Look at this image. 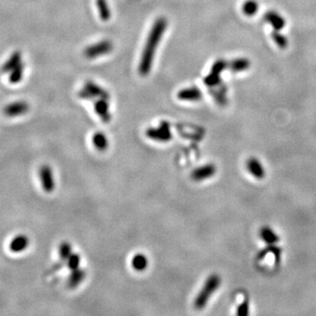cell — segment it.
Instances as JSON below:
<instances>
[{"mask_svg":"<svg viewBox=\"0 0 316 316\" xmlns=\"http://www.w3.org/2000/svg\"><path fill=\"white\" fill-rule=\"evenodd\" d=\"M265 21L270 23L276 30H281L285 26V20L278 13L269 12L264 15Z\"/></svg>","mask_w":316,"mask_h":316,"instance_id":"obj_16","label":"cell"},{"mask_svg":"<svg viewBox=\"0 0 316 316\" xmlns=\"http://www.w3.org/2000/svg\"><path fill=\"white\" fill-rule=\"evenodd\" d=\"M216 171H217V168L214 163H207L205 165L196 168L192 172L191 178L195 182H201L214 177Z\"/></svg>","mask_w":316,"mask_h":316,"instance_id":"obj_6","label":"cell"},{"mask_svg":"<svg viewBox=\"0 0 316 316\" xmlns=\"http://www.w3.org/2000/svg\"><path fill=\"white\" fill-rule=\"evenodd\" d=\"M243 13H245L248 16H252L255 15V13L257 12L258 10V4L255 0H249L243 4L242 6Z\"/></svg>","mask_w":316,"mask_h":316,"instance_id":"obj_22","label":"cell"},{"mask_svg":"<svg viewBox=\"0 0 316 316\" xmlns=\"http://www.w3.org/2000/svg\"><path fill=\"white\" fill-rule=\"evenodd\" d=\"M132 267L136 272H143L149 265V260L143 254H136L131 260Z\"/></svg>","mask_w":316,"mask_h":316,"instance_id":"obj_19","label":"cell"},{"mask_svg":"<svg viewBox=\"0 0 316 316\" xmlns=\"http://www.w3.org/2000/svg\"><path fill=\"white\" fill-rule=\"evenodd\" d=\"M21 62V53L20 52V51H15L11 55V57H9L8 60L4 62V65L2 66V68H1V70L4 73L11 72L14 68H16Z\"/></svg>","mask_w":316,"mask_h":316,"instance_id":"obj_15","label":"cell"},{"mask_svg":"<svg viewBox=\"0 0 316 316\" xmlns=\"http://www.w3.org/2000/svg\"><path fill=\"white\" fill-rule=\"evenodd\" d=\"M23 74H24V64H23V62H21L20 64H19L16 68H14L10 72V77H9L10 83H13V84L20 83L23 78Z\"/></svg>","mask_w":316,"mask_h":316,"instance_id":"obj_20","label":"cell"},{"mask_svg":"<svg viewBox=\"0 0 316 316\" xmlns=\"http://www.w3.org/2000/svg\"><path fill=\"white\" fill-rule=\"evenodd\" d=\"M67 265L68 268L70 269V271L76 270L78 268L80 267V263H81V257L80 255L78 253H72L70 256L69 259L67 260Z\"/></svg>","mask_w":316,"mask_h":316,"instance_id":"obj_24","label":"cell"},{"mask_svg":"<svg viewBox=\"0 0 316 316\" xmlns=\"http://www.w3.org/2000/svg\"><path fill=\"white\" fill-rule=\"evenodd\" d=\"M39 178L44 192L47 193H53L56 188V182L51 167L48 164H44L40 166L39 170Z\"/></svg>","mask_w":316,"mask_h":316,"instance_id":"obj_4","label":"cell"},{"mask_svg":"<svg viewBox=\"0 0 316 316\" xmlns=\"http://www.w3.org/2000/svg\"><path fill=\"white\" fill-rule=\"evenodd\" d=\"M247 168L250 174L257 179H263L265 177V171L263 164L256 158H251L247 162Z\"/></svg>","mask_w":316,"mask_h":316,"instance_id":"obj_9","label":"cell"},{"mask_svg":"<svg viewBox=\"0 0 316 316\" xmlns=\"http://www.w3.org/2000/svg\"><path fill=\"white\" fill-rule=\"evenodd\" d=\"M146 136L154 141L168 142L172 138V133L170 125L165 121H162L158 127H150L147 129Z\"/></svg>","mask_w":316,"mask_h":316,"instance_id":"obj_3","label":"cell"},{"mask_svg":"<svg viewBox=\"0 0 316 316\" xmlns=\"http://www.w3.org/2000/svg\"><path fill=\"white\" fill-rule=\"evenodd\" d=\"M106 99H101L95 104V112L100 117L103 122L108 123L111 119L110 114L109 104L105 100Z\"/></svg>","mask_w":316,"mask_h":316,"instance_id":"obj_13","label":"cell"},{"mask_svg":"<svg viewBox=\"0 0 316 316\" xmlns=\"http://www.w3.org/2000/svg\"><path fill=\"white\" fill-rule=\"evenodd\" d=\"M166 28L167 20L163 18L158 19L154 23L147 38L143 51L141 53L139 63V72L140 75L147 76L150 72L153 65L154 57L156 56L157 49L166 31Z\"/></svg>","mask_w":316,"mask_h":316,"instance_id":"obj_1","label":"cell"},{"mask_svg":"<svg viewBox=\"0 0 316 316\" xmlns=\"http://www.w3.org/2000/svg\"><path fill=\"white\" fill-rule=\"evenodd\" d=\"M220 284L221 278L219 275L212 274L211 276H208L201 290L194 299V307L198 310L205 308L209 302V299L213 296V294L219 289Z\"/></svg>","mask_w":316,"mask_h":316,"instance_id":"obj_2","label":"cell"},{"mask_svg":"<svg viewBox=\"0 0 316 316\" xmlns=\"http://www.w3.org/2000/svg\"><path fill=\"white\" fill-rule=\"evenodd\" d=\"M260 237L268 245H275L279 241V237L269 227H263L260 231Z\"/></svg>","mask_w":316,"mask_h":316,"instance_id":"obj_17","label":"cell"},{"mask_svg":"<svg viewBox=\"0 0 316 316\" xmlns=\"http://www.w3.org/2000/svg\"><path fill=\"white\" fill-rule=\"evenodd\" d=\"M81 95L83 98H90V97L99 96L100 98L107 99V94L105 91H103L99 86L95 83H88L85 86H83V90L81 91Z\"/></svg>","mask_w":316,"mask_h":316,"instance_id":"obj_12","label":"cell"},{"mask_svg":"<svg viewBox=\"0 0 316 316\" xmlns=\"http://www.w3.org/2000/svg\"><path fill=\"white\" fill-rule=\"evenodd\" d=\"M250 311V303L248 298H245L241 303L238 304L237 309V316H248Z\"/></svg>","mask_w":316,"mask_h":316,"instance_id":"obj_25","label":"cell"},{"mask_svg":"<svg viewBox=\"0 0 316 316\" xmlns=\"http://www.w3.org/2000/svg\"><path fill=\"white\" fill-rule=\"evenodd\" d=\"M178 98L180 100L184 101H198L201 99L202 93L199 89L196 87L186 88L184 90H181Z\"/></svg>","mask_w":316,"mask_h":316,"instance_id":"obj_11","label":"cell"},{"mask_svg":"<svg viewBox=\"0 0 316 316\" xmlns=\"http://www.w3.org/2000/svg\"><path fill=\"white\" fill-rule=\"evenodd\" d=\"M249 67H250V61L247 59H237L233 61L231 64V69L235 72L247 70Z\"/></svg>","mask_w":316,"mask_h":316,"instance_id":"obj_23","label":"cell"},{"mask_svg":"<svg viewBox=\"0 0 316 316\" xmlns=\"http://www.w3.org/2000/svg\"><path fill=\"white\" fill-rule=\"evenodd\" d=\"M29 110V105L26 101H15L6 105L4 108V114L7 117H18L26 114Z\"/></svg>","mask_w":316,"mask_h":316,"instance_id":"obj_7","label":"cell"},{"mask_svg":"<svg viewBox=\"0 0 316 316\" xmlns=\"http://www.w3.org/2000/svg\"><path fill=\"white\" fill-rule=\"evenodd\" d=\"M113 44L108 40H103L88 47L84 51V55L89 59H95L111 52Z\"/></svg>","mask_w":316,"mask_h":316,"instance_id":"obj_5","label":"cell"},{"mask_svg":"<svg viewBox=\"0 0 316 316\" xmlns=\"http://www.w3.org/2000/svg\"><path fill=\"white\" fill-rule=\"evenodd\" d=\"M92 143L94 145L95 149L99 150V151H100V152L105 151L108 148V146H109V141H108L107 137L102 132H98L93 136V137H92Z\"/></svg>","mask_w":316,"mask_h":316,"instance_id":"obj_18","label":"cell"},{"mask_svg":"<svg viewBox=\"0 0 316 316\" xmlns=\"http://www.w3.org/2000/svg\"><path fill=\"white\" fill-rule=\"evenodd\" d=\"M225 67H226V62H224L223 61H216L215 65L213 66L210 73L205 79V83H206V85L214 86L219 83L220 74H221L222 70L225 69Z\"/></svg>","mask_w":316,"mask_h":316,"instance_id":"obj_8","label":"cell"},{"mask_svg":"<svg viewBox=\"0 0 316 316\" xmlns=\"http://www.w3.org/2000/svg\"><path fill=\"white\" fill-rule=\"evenodd\" d=\"M272 38L275 40L276 45H278L280 48H285L287 46V40H286L285 36L279 35L278 33L272 34Z\"/></svg>","mask_w":316,"mask_h":316,"instance_id":"obj_26","label":"cell"},{"mask_svg":"<svg viewBox=\"0 0 316 316\" xmlns=\"http://www.w3.org/2000/svg\"><path fill=\"white\" fill-rule=\"evenodd\" d=\"M86 272L83 269L79 267L76 270H73L68 279V285L71 289L78 287L85 278Z\"/></svg>","mask_w":316,"mask_h":316,"instance_id":"obj_14","label":"cell"},{"mask_svg":"<svg viewBox=\"0 0 316 316\" xmlns=\"http://www.w3.org/2000/svg\"><path fill=\"white\" fill-rule=\"evenodd\" d=\"M29 246V239L25 235H18L10 242L9 249L13 253H20L26 250Z\"/></svg>","mask_w":316,"mask_h":316,"instance_id":"obj_10","label":"cell"},{"mask_svg":"<svg viewBox=\"0 0 316 316\" xmlns=\"http://www.w3.org/2000/svg\"><path fill=\"white\" fill-rule=\"evenodd\" d=\"M72 246L68 241H62L59 247V256L61 261L67 262L71 254H72Z\"/></svg>","mask_w":316,"mask_h":316,"instance_id":"obj_21","label":"cell"}]
</instances>
